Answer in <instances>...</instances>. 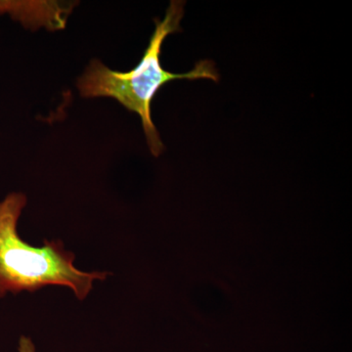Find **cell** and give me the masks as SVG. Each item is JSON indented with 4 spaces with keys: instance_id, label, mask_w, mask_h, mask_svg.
<instances>
[{
    "instance_id": "obj_3",
    "label": "cell",
    "mask_w": 352,
    "mask_h": 352,
    "mask_svg": "<svg viewBox=\"0 0 352 352\" xmlns=\"http://www.w3.org/2000/svg\"><path fill=\"white\" fill-rule=\"evenodd\" d=\"M72 9V4L62 6L55 1L0 0V15L7 14L27 29H63Z\"/></svg>"
},
{
    "instance_id": "obj_2",
    "label": "cell",
    "mask_w": 352,
    "mask_h": 352,
    "mask_svg": "<svg viewBox=\"0 0 352 352\" xmlns=\"http://www.w3.org/2000/svg\"><path fill=\"white\" fill-rule=\"evenodd\" d=\"M27 205L23 193H10L0 201V298L7 293L36 292L47 286L67 287L80 300L110 274L102 271L85 272L76 267L75 254L60 240H44L34 247L21 239L18 220Z\"/></svg>"
},
{
    "instance_id": "obj_1",
    "label": "cell",
    "mask_w": 352,
    "mask_h": 352,
    "mask_svg": "<svg viewBox=\"0 0 352 352\" xmlns=\"http://www.w3.org/2000/svg\"><path fill=\"white\" fill-rule=\"evenodd\" d=\"M184 16V2L170 1L166 16L155 20V31L140 62L129 72H116L99 60L94 59L78 80V89L83 98H113L127 110L138 113L142 122L148 146L153 156L157 157L164 150L151 117L152 102L166 83L175 80L208 78L217 82L219 72L214 62L201 60L192 71L175 74L162 66V46L166 36L182 31L180 21Z\"/></svg>"
},
{
    "instance_id": "obj_4",
    "label": "cell",
    "mask_w": 352,
    "mask_h": 352,
    "mask_svg": "<svg viewBox=\"0 0 352 352\" xmlns=\"http://www.w3.org/2000/svg\"><path fill=\"white\" fill-rule=\"evenodd\" d=\"M19 352H36L34 342L27 337H21L19 342Z\"/></svg>"
}]
</instances>
